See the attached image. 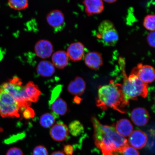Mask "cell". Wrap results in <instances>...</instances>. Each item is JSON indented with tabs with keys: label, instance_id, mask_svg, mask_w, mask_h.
I'll use <instances>...</instances> for the list:
<instances>
[{
	"label": "cell",
	"instance_id": "obj_1",
	"mask_svg": "<svg viewBox=\"0 0 155 155\" xmlns=\"http://www.w3.org/2000/svg\"><path fill=\"white\" fill-rule=\"evenodd\" d=\"M91 121L94 129L95 144L103 155L121 154L129 146L127 140L120 135L113 127L102 124L95 116Z\"/></svg>",
	"mask_w": 155,
	"mask_h": 155
},
{
	"label": "cell",
	"instance_id": "obj_2",
	"mask_svg": "<svg viewBox=\"0 0 155 155\" xmlns=\"http://www.w3.org/2000/svg\"><path fill=\"white\" fill-rule=\"evenodd\" d=\"M96 104L104 110L110 108L125 114L127 112L124 108L129 105V101L124 96L121 84L111 81L110 84L99 87Z\"/></svg>",
	"mask_w": 155,
	"mask_h": 155
},
{
	"label": "cell",
	"instance_id": "obj_3",
	"mask_svg": "<svg viewBox=\"0 0 155 155\" xmlns=\"http://www.w3.org/2000/svg\"><path fill=\"white\" fill-rule=\"evenodd\" d=\"M120 66L123 78L121 84L122 91L127 100H137L139 97H146L148 94V85L143 82L136 75L130 73L129 77L126 74L125 63L121 60Z\"/></svg>",
	"mask_w": 155,
	"mask_h": 155
},
{
	"label": "cell",
	"instance_id": "obj_4",
	"mask_svg": "<svg viewBox=\"0 0 155 155\" xmlns=\"http://www.w3.org/2000/svg\"><path fill=\"white\" fill-rule=\"evenodd\" d=\"M22 84L20 78L14 77L8 82L3 83L0 88L11 95L18 103L20 108H26L30 106L31 102L27 99L25 93V86Z\"/></svg>",
	"mask_w": 155,
	"mask_h": 155
},
{
	"label": "cell",
	"instance_id": "obj_5",
	"mask_svg": "<svg viewBox=\"0 0 155 155\" xmlns=\"http://www.w3.org/2000/svg\"><path fill=\"white\" fill-rule=\"evenodd\" d=\"M96 37L103 45L106 46H115L119 40V34L111 21H102L98 26Z\"/></svg>",
	"mask_w": 155,
	"mask_h": 155
},
{
	"label": "cell",
	"instance_id": "obj_6",
	"mask_svg": "<svg viewBox=\"0 0 155 155\" xmlns=\"http://www.w3.org/2000/svg\"><path fill=\"white\" fill-rule=\"evenodd\" d=\"M20 109L15 98L0 88V116L3 118L18 117Z\"/></svg>",
	"mask_w": 155,
	"mask_h": 155
},
{
	"label": "cell",
	"instance_id": "obj_7",
	"mask_svg": "<svg viewBox=\"0 0 155 155\" xmlns=\"http://www.w3.org/2000/svg\"><path fill=\"white\" fill-rule=\"evenodd\" d=\"M131 73L136 75L141 81L146 84L152 83L154 81V69L150 65L139 63L134 68Z\"/></svg>",
	"mask_w": 155,
	"mask_h": 155
},
{
	"label": "cell",
	"instance_id": "obj_8",
	"mask_svg": "<svg viewBox=\"0 0 155 155\" xmlns=\"http://www.w3.org/2000/svg\"><path fill=\"white\" fill-rule=\"evenodd\" d=\"M46 20L48 25L55 31L62 29L65 24L64 15L62 12L58 9L49 12L46 15Z\"/></svg>",
	"mask_w": 155,
	"mask_h": 155
},
{
	"label": "cell",
	"instance_id": "obj_9",
	"mask_svg": "<svg viewBox=\"0 0 155 155\" xmlns=\"http://www.w3.org/2000/svg\"><path fill=\"white\" fill-rule=\"evenodd\" d=\"M34 52L38 57L42 59H47L53 54L54 47L49 40L46 39L39 40L34 46Z\"/></svg>",
	"mask_w": 155,
	"mask_h": 155
},
{
	"label": "cell",
	"instance_id": "obj_10",
	"mask_svg": "<svg viewBox=\"0 0 155 155\" xmlns=\"http://www.w3.org/2000/svg\"><path fill=\"white\" fill-rule=\"evenodd\" d=\"M68 127L63 122L59 121L52 126L50 135L54 140L61 142L68 138L69 135Z\"/></svg>",
	"mask_w": 155,
	"mask_h": 155
},
{
	"label": "cell",
	"instance_id": "obj_11",
	"mask_svg": "<svg viewBox=\"0 0 155 155\" xmlns=\"http://www.w3.org/2000/svg\"><path fill=\"white\" fill-rule=\"evenodd\" d=\"M85 46L82 42L77 41L69 45L66 53L68 57L71 61L76 62L81 61L84 57Z\"/></svg>",
	"mask_w": 155,
	"mask_h": 155
},
{
	"label": "cell",
	"instance_id": "obj_12",
	"mask_svg": "<svg viewBox=\"0 0 155 155\" xmlns=\"http://www.w3.org/2000/svg\"><path fill=\"white\" fill-rule=\"evenodd\" d=\"M127 141L128 144L131 147L137 150H140L146 145L148 137L144 132L137 130L133 131Z\"/></svg>",
	"mask_w": 155,
	"mask_h": 155
},
{
	"label": "cell",
	"instance_id": "obj_13",
	"mask_svg": "<svg viewBox=\"0 0 155 155\" xmlns=\"http://www.w3.org/2000/svg\"><path fill=\"white\" fill-rule=\"evenodd\" d=\"M131 120L136 125L143 127L148 124L149 114L144 108L137 107L134 109L131 114Z\"/></svg>",
	"mask_w": 155,
	"mask_h": 155
},
{
	"label": "cell",
	"instance_id": "obj_14",
	"mask_svg": "<svg viewBox=\"0 0 155 155\" xmlns=\"http://www.w3.org/2000/svg\"><path fill=\"white\" fill-rule=\"evenodd\" d=\"M85 12L88 16L100 14L103 12L104 5L103 0H84Z\"/></svg>",
	"mask_w": 155,
	"mask_h": 155
},
{
	"label": "cell",
	"instance_id": "obj_15",
	"mask_svg": "<svg viewBox=\"0 0 155 155\" xmlns=\"http://www.w3.org/2000/svg\"><path fill=\"white\" fill-rule=\"evenodd\" d=\"M84 62L90 68L97 70L103 64V60L101 54L96 51L89 52L85 55Z\"/></svg>",
	"mask_w": 155,
	"mask_h": 155
},
{
	"label": "cell",
	"instance_id": "obj_16",
	"mask_svg": "<svg viewBox=\"0 0 155 155\" xmlns=\"http://www.w3.org/2000/svg\"><path fill=\"white\" fill-rule=\"evenodd\" d=\"M86 83L82 77H77L70 83L68 90L70 94L75 96L82 95L86 89Z\"/></svg>",
	"mask_w": 155,
	"mask_h": 155
},
{
	"label": "cell",
	"instance_id": "obj_17",
	"mask_svg": "<svg viewBox=\"0 0 155 155\" xmlns=\"http://www.w3.org/2000/svg\"><path fill=\"white\" fill-rule=\"evenodd\" d=\"M51 56L52 63L58 69L64 68L68 64L69 58L64 50H58L53 53Z\"/></svg>",
	"mask_w": 155,
	"mask_h": 155
},
{
	"label": "cell",
	"instance_id": "obj_18",
	"mask_svg": "<svg viewBox=\"0 0 155 155\" xmlns=\"http://www.w3.org/2000/svg\"><path fill=\"white\" fill-rule=\"evenodd\" d=\"M25 93L27 99L31 102H37L41 94L37 85L30 81L25 86Z\"/></svg>",
	"mask_w": 155,
	"mask_h": 155
},
{
	"label": "cell",
	"instance_id": "obj_19",
	"mask_svg": "<svg viewBox=\"0 0 155 155\" xmlns=\"http://www.w3.org/2000/svg\"><path fill=\"white\" fill-rule=\"evenodd\" d=\"M115 129L119 134L125 137H129L132 133L133 127L129 120L123 119L120 120L116 123Z\"/></svg>",
	"mask_w": 155,
	"mask_h": 155
},
{
	"label": "cell",
	"instance_id": "obj_20",
	"mask_svg": "<svg viewBox=\"0 0 155 155\" xmlns=\"http://www.w3.org/2000/svg\"><path fill=\"white\" fill-rule=\"evenodd\" d=\"M37 72L42 77H48L52 76L55 73V70L53 63L47 61L40 62L37 67Z\"/></svg>",
	"mask_w": 155,
	"mask_h": 155
},
{
	"label": "cell",
	"instance_id": "obj_21",
	"mask_svg": "<svg viewBox=\"0 0 155 155\" xmlns=\"http://www.w3.org/2000/svg\"><path fill=\"white\" fill-rule=\"evenodd\" d=\"M50 106L53 113L57 117L65 115L68 111L67 103L61 98H57Z\"/></svg>",
	"mask_w": 155,
	"mask_h": 155
},
{
	"label": "cell",
	"instance_id": "obj_22",
	"mask_svg": "<svg viewBox=\"0 0 155 155\" xmlns=\"http://www.w3.org/2000/svg\"><path fill=\"white\" fill-rule=\"evenodd\" d=\"M57 116L53 113H46L40 118V123L42 127L48 128L53 126L55 123Z\"/></svg>",
	"mask_w": 155,
	"mask_h": 155
},
{
	"label": "cell",
	"instance_id": "obj_23",
	"mask_svg": "<svg viewBox=\"0 0 155 155\" xmlns=\"http://www.w3.org/2000/svg\"><path fill=\"white\" fill-rule=\"evenodd\" d=\"M69 132L74 136L80 135L84 131V127L82 124L78 120H75L69 124L68 127Z\"/></svg>",
	"mask_w": 155,
	"mask_h": 155
},
{
	"label": "cell",
	"instance_id": "obj_24",
	"mask_svg": "<svg viewBox=\"0 0 155 155\" xmlns=\"http://www.w3.org/2000/svg\"><path fill=\"white\" fill-rule=\"evenodd\" d=\"M10 7L17 11H22L28 6V0H8Z\"/></svg>",
	"mask_w": 155,
	"mask_h": 155
},
{
	"label": "cell",
	"instance_id": "obj_25",
	"mask_svg": "<svg viewBox=\"0 0 155 155\" xmlns=\"http://www.w3.org/2000/svg\"><path fill=\"white\" fill-rule=\"evenodd\" d=\"M155 15L150 14L146 15L143 21V26L150 31H155Z\"/></svg>",
	"mask_w": 155,
	"mask_h": 155
},
{
	"label": "cell",
	"instance_id": "obj_26",
	"mask_svg": "<svg viewBox=\"0 0 155 155\" xmlns=\"http://www.w3.org/2000/svg\"><path fill=\"white\" fill-rule=\"evenodd\" d=\"M62 88V86L61 85H58L52 91L51 96L49 101V106L54 101L58 98L61 91Z\"/></svg>",
	"mask_w": 155,
	"mask_h": 155
},
{
	"label": "cell",
	"instance_id": "obj_27",
	"mask_svg": "<svg viewBox=\"0 0 155 155\" xmlns=\"http://www.w3.org/2000/svg\"><path fill=\"white\" fill-rule=\"evenodd\" d=\"M32 155H48V152L47 149L43 145H38L34 149Z\"/></svg>",
	"mask_w": 155,
	"mask_h": 155
},
{
	"label": "cell",
	"instance_id": "obj_28",
	"mask_svg": "<svg viewBox=\"0 0 155 155\" xmlns=\"http://www.w3.org/2000/svg\"><path fill=\"white\" fill-rule=\"evenodd\" d=\"M122 155H140L138 151L129 145L122 153Z\"/></svg>",
	"mask_w": 155,
	"mask_h": 155
},
{
	"label": "cell",
	"instance_id": "obj_29",
	"mask_svg": "<svg viewBox=\"0 0 155 155\" xmlns=\"http://www.w3.org/2000/svg\"><path fill=\"white\" fill-rule=\"evenodd\" d=\"M147 43L151 47L155 48V31H151L147 35Z\"/></svg>",
	"mask_w": 155,
	"mask_h": 155
},
{
	"label": "cell",
	"instance_id": "obj_30",
	"mask_svg": "<svg viewBox=\"0 0 155 155\" xmlns=\"http://www.w3.org/2000/svg\"><path fill=\"white\" fill-rule=\"evenodd\" d=\"M6 155H24V154L20 148L17 147H13L7 151Z\"/></svg>",
	"mask_w": 155,
	"mask_h": 155
},
{
	"label": "cell",
	"instance_id": "obj_31",
	"mask_svg": "<svg viewBox=\"0 0 155 155\" xmlns=\"http://www.w3.org/2000/svg\"><path fill=\"white\" fill-rule=\"evenodd\" d=\"M24 117L26 119L33 117L35 115V112L31 108L28 107L26 108L23 113Z\"/></svg>",
	"mask_w": 155,
	"mask_h": 155
},
{
	"label": "cell",
	"instance_id": "obj_32",
	"mask_svg": "<svg viewBox=\"0 0 155 155\" xmlns=\"http://www.w3.org/2000/svg\"><path fill=\"white\" fill-rule=\"evenodd\" d=\"M74 149L72 145H67L64 147L63 152L65 155H73Z\"/></svg>",
	"mask_w": 155,
	"mask_h": 155
},
{
	"label": "cell",
	"instance_id": "obj_33",
	"mask_svg": "<svg viewBox=\"0 0 155 155\" xmlns=\"http://www.w3.org/2000/svg\"><path fill=\"white\" fill-rule=\"evenodd\" d=\"M50 155H65L62 151H55L52 153Z\"/></svg>",
	"mask_w": 155,
	"mask_h": 155
},
{
	"label": "cell",
	"instance_id": "obj_34",
	"mask_svg": "<svg viewBox=\"0 0 155 155\" xmlns=\"http://www.w3.org/2000/svg\"><path fill=\"white\" fill-rule=\"evenodd\" d=\"M81 99L78 96H75L74 99V101L76 104L80 103Z\"/></svg>",
	"mask_w": 155,
	"mask_h": 155
},
{
	"label": "cell",
	"instance_id": "obj_35",
	"mask_svg": "<svg viewBox=\"0 0 155 155\" xmlns=\"http://www.w3.org/2000/svg\"><path fill=\"white\" fill-rule=\"evenodd\" d=\"M108 3H113L115 2L117 0H103Z\"/></svg>",
	"mask_w": 155,
	"mask_h": 155
}]
</instances>
